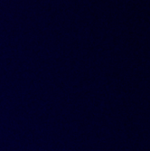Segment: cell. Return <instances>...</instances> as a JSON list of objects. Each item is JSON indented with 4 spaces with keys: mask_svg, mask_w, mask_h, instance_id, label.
I'll return each mask as SVG.
<instances>
[]
</instances>
